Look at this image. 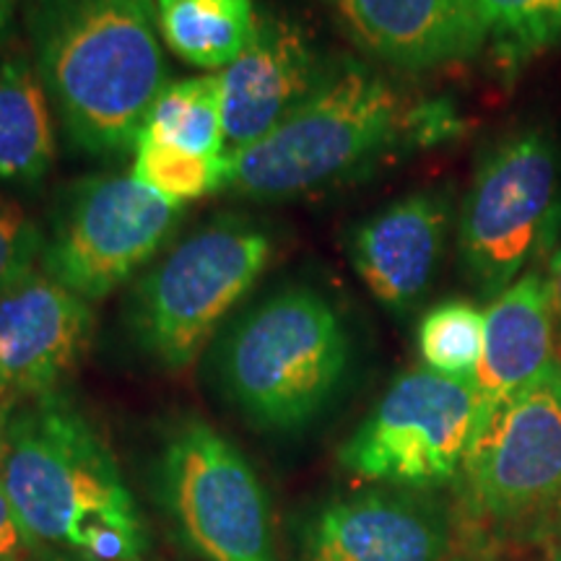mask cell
<instances>
[{
  "label": "cell",
  "instance_id": "obj_1",
  "mask_svg": "<svg viewBox=\"0 0 561 561\" xmlns=\"http://www.w3.org/2000/svg\"><path fill=\"white\" fill-rule=\"evenodd\" d=\"M37 73L70 146L133 151L167 87L153 0H32Z\"/></svg>",
  "mask_w": 561,
  "mask_h": 561
},
{
  "label": "cell",
  "instance_id": "obj_2",
  "mask_svg": "<svg viewBox=\"0 0 561 561\" xmlns=\"http://www.w3.org/2000/svg\"><path fill=\"white\" fill-rule=\"evenodd\" d=\"M0 481L37 546L81 561L144 557V520L121 468L91 421L58 392L13 409Z\"/></svg>",
  "mask_w": 561,
  "mask_h": 561
},
{
  "label": "cell",
  "instance_id": "obj_3",
  "mask_svg": "<svg viewBox=\"0 0 561 561\" xmlns=\"http://www.w3.org/2000/svg\"><path fill=\"white\" fill-rule=\"evenodd\" d=\"M409 110L362 62L328 68L320 87L284 123L227 161L224 191L252 201H289L354 178L405 146Z\"/></svg>",
  "mask_w": 561,
  "mask_h": 561
},
{
  "label": "cell",
  "instance_id": "obj_4",
  "mask_svg": "<svg viewBox=\"0 0 561 561\" xmlns=\"http://www.w3.org/2000/svg\"><path fill=\"white\" fill-rule=\"evenodd\" d=\"M348 364L341 314L312 286L273 291L231 325L219 375L231 403L263 430L289 432L325 409Z\"/></svg>",
  "mask_w": 561,
  "mask_h": 561
},
{
  "label": "cell",
  "instance_id": "obj_5",
  "mask_svg": "<svg viewBox=\"0 0 561 561\" xmlns=\"http://www.w3.org/2000/svg\"><path fill=\"white\" fill-rule=\"evenodd\" d=\"M271 257V231L242 216H221L193 231L133 286L128 322L138 343L164 367H187Z\"/></svg>",
  "mask_w": 561,
  "mask_h": 561
},
{
  "label": "cell",
  "instance_id": "obj_6",
  "mask_svg": "<svg viewBox=\"0 0 561 561\" xmlns=\"http://www.w3.org/2000/svg\"><path fill=\"white\" fill-rule=\"evenodd\" d=\"M561 234V159L541 128L496 144L476 170L458 221L462 268L500 297Z\"/></svg>",
  "mask_w": 561,
  "mask_h": 561
},
{
  "label": "cell",
  "instance_id": "obj_7",
  "mask_svg": "<svg viewBox=\"0 0 561 561\" xmlns=\"http://www.w3.org/2000/svg\"><path fill=\"white\" fill-rule=\"evenodd\" d=\"M182 219L133 174H94L70 187L42 244V271L87 301H100L164 248Z\"/></svg>",
  "mask_w": 561,
  "mask_h": 561
},
{
  "label": "cell",
  "instance_id": "obj_8",
  "mask_svg": "<svg viewBox=\"0 0 561 561\" xmlns=\"http://www.w3.org/2000/svg\"><path fill=\"white\" fill-rule=\"evenodd\" d=\"M476 416V380L413 369L390 385L375 411L341 447V462L364 481L401 486L445 483L466 462Z\"/></svg>",
  "mask_w": 561,
  "mask_h": 561
},
{
  "label": "cell",
  "instance_id": "obj_9",
  "mask_svg": "<svg viewBox=\"0 0 561 561\" xmlns=\"http://www.w3.org/2000/svg\"><path fill=\"white\" fill-rule=\"evenodd\" d=\"M161 494L206 561H276L265 491L248 458L201 419L182 421L161 455Z\"/></svg>",
  "mask_w": 561,
  "mask_h": 561
},
{
  "label": "cell",
  "instance_id": "obj_10",
  "mask_svg": "<svg viewBox=\"0 0 561 561\" xmlns=\"http://www.w3.org/2000/svg\"><path fill=\"white\" fill-rule=\"evenodd\" d=\"M471 500L491 517H520L561 496V362L504 401L462 462Z\"/></svg>",
  "mask_w": 561,
  "mask_h": 561
},
{
  "label": "cell",
  "instance_id": "obj_11",
  "mask_svg": "<svg viewBox=\"0 0 561 561\" xmlns=\"http://www.w3.org/2000/svg\"><path fill=\"white\" fill-rule=\"evenodd\" d=\"M94 312L45 271L0 294V411L53 396L87 351Z\"/></svg>",
  "mask_w": 561,
  "mask_h": 561
},
{
  "label": "cell",
  "instance_id": "obj_12",
  "mask_svg": "<svg viewBox=\"0 0 561 561\" xmlns=\"http://www.w3.org/2000/svg\"><path fill=\"white\" fill-rule=\"evenodd\" d=\"M325 73V62L299 24L276 13L257 16L250 45L219 70L227 161L284 123Z\"/></svg>",
  "mask_w": 561,
  "mask_h": 561
},
{
  "label": "cell",
  "instance_id": "obj_13",
  "mask_svg": "<svg viewBox=\"0 0 561 561\" xmlns=\"http://www.w3.org/2000/svg\"><path fill=\"white\" fill-rule=\"evenodd\" d=\"M450 549L447 512L377 491L320 510L307 525L299 561H447Z\"/></svg>",
  "mask_w": 561,
  "mask_h": 561
},
{
  "label": "cell",
  "instance_id": "obj_14",
  "mask_svg": "<svg viewBox=\"0 0 561 561\" xmlns=\"http://www.w3.org/2000/svg\"><path fill=\"white\" fill-rule=\"evenodd\" d=\"M348 37L390 66L424 70L473 58L486 30L473 0H328Z\"/></svg>",
  "mask_w": 561,
  "mask_h": 561
},
{
  "label": "cell",
  "instance_id": "obj_15",
  "mask_svg": "<svg viewBox=\"0 0 561 561\" xmlns=\"http://www.w3.org/2000/svg\"><path fill=\"white\" fill-rule=\"evenodd\" d=\"M447 219L445 198L413 193L354 229L351 265L385 307L409 310L430 289L445 248Z\"/></svg>",
  "mask_w": 561,
  "mask_h": 561
},
{
  "label": "cell",
  "instance_id": "obj_16",
  "mask_svg": "<svg viewBox=\"0 0 561 561\" xmlns=\"http://www.w3.org/2000/svg\"><path fill=\"white\" fill-rule=\"evenodd\" d=\"M553 307L557 301L551 280L538 271H528L491 301L483 325L481 367L476 371V432L504 401L557 359Z\"/></svg>",
  "mask_w": 561,
  "mask_h": 561
},
{
  "label": "cell",
  "instance_id": "obj_17",
  "mask_svg": "<svg viewBox=\"0 0 561 561\" xmlns=\"http://www.w3.org/2000/svg\"><path fill=\"white\" fill-rule=\"evenodd\" d=\"M55 159L53 102L26 58L0 60V182L32 187Z\"/></svg>",
  "mask_w": 561,
  "mask_h": 561
},
{
  "label": "cell",
  "instance_id": "obj_18",
  "mask_svg": "<svg viewBox=\"0 0 561 561\" xmlns=\"http://www.w3.org/2000/svg\"><path fill=\"white\" fill-rule=\"evenodd\" d=\"M167 47L203 70H224L240 58L257 26L252 0H157Z\"/></svg>",
  "mask_w": 561,
  "mask_h": 561
},
{
  "label": "cell",
  "instance_id": "obj_19",
  "mask_svg": "<svg viewBox=\"0 0 561 561\" xmlns=\"http://www.w3.org/2000/svg\"><path fill=\"white\" fill-rule=\"evenodd\" d=\"M140 133L167 140L195 157L227 159L221 76L206 73L167 83Z\"/></svg>",
  "mask_w": 561,
  "mask_h": 561
},
{
  "label": "cell",
  "instance_id": "obj_20",
  "mask_svg": "<svg viewBox=\"0 0 561 561\" xmlns=\"http://www.w3.org/2000/svg\"><path fill=\"white\" fill-rule=\"evenodd\" d=\"M486 314L466 299L432 307L419 325V351L426 369L453 380H476L483 356Z\"/></svg>",
  "mask_w": 561,
  "mask_h": 561
},
{
  "label": "cell",
  "instance_id": "obj_21",
  "mask_svg": "<svg viewBox=\"0 0 561 561\" xmlns=\"http://www.w3.org/2000/svg\"><path fill=\"white\" fill-rule=\"evenodd\" d=\"M227 170V159L195 157L149 133H138L136 146H133V178L180 206L224 191Z\"/></svg>",
  "mask_w": 561,
  "mask_h": 561
},
{
  "label": "cell",
  "instance_id": "obj_22",
  "mask_svg": "<svg viewBox=\"0 0 561 561\" xmlns=\"http://www.w3.org/2000/svg\"><path fill=\"white\" fill-rule=\"evenodd\" d=\"M486 39L507 66L561 47V0H473Z\"/></svg>",
  "mask_w": 561,
  "mask_h": 561
},
{
  "label": "cell",
  "instance_id": "obj_23",
  "mask_svg": "<svg viewBox=\"0 0 561 561\" xmlns=\"http://www.w3.org/2000/svg\"><path fill=\"white\" fill-rule=\"evenodd\" d=\"M45 237L16 203L0 195V294L34 271Z\"/></svg>",
  "mask_w": 561,
  "mask_h": 561
},
{
  "label": "cell",
  "instance_id": "obj_24",
  "mask_svg": "<svg viewBox=\"0 0 561 561\" xmlns=\"http://www.w3.org/2000/svg\"><path fill=\"white\" fill-rule=\"evenodd\" d=\"M462 117L455 112V104L447 100L419 102L409 110L405 121V149H424L460 136Z\"/></svg>",
  "mask_w": 561,
  "mask_h": 561
},
{
  "label": "cell",
  "instance_id": "obj_25",
  "mask_svg": "<svg viewBox=\"0 0 561 561\" xmlns=\"http://www.w3.org/2000/svg\"><path fill=\"white\" fill-rule=\"evenodd\" d=\"M37 549L39 546L24 530L0 481V561H30Z\"/></svg>",
  "mask_w": 561,
  "mask_h": 561
},
{
  "label": "cell",
  "instance_id": "obj_26",
  "mask_svg": "<svg viewBox=\"0 0 561 561\" xmlns=\"http://www.w3.org/2000/svg\"><path fill=\"white\" fill-rule=\"evenodd\" d=\"M551 286H553V301H557V307H559V312H561V248H559L557 255H553Z\"/></svg>",
  "mask_w": 561,
  "mask_h": 561
},
{
  "label": "cell",
  "instance_id": "obj_27",
  "mask_svg": "<svg viewBox=\"0 0 561 561\" xmlns=\"http://www.w3.org/2000/svg\"><path fill=\"white\" fill-rule=\"evenodd\" d=\"M13 5H16V0H0V30H3V26L9 24Z\"/></svg>",
  "mask_w": 561,
  "mask_h": 561
},
{
  "label": "cell",
  "instance_id": "obj_28",
  "mask_svg": "<svg viewBox=\"0 0 561 561\" xmlns=\"http://www.w3.org/2000/svg\"><path fill=\"white\" fill-rule=\"evenodd\" d=\"M13 411H0V450H3V437H5V426H9Z\"/></svg>",
  "mask_w": 561,
  "mask_h": 561
},
{
  "label": "cell",
  "instance_id": "obj_29",
  "mask_svg": "<svg viewBox=\"0 0 561 561\" xmlns=\"http://www.w3.org/2000/svg\"><path fill=\"white\" fill-rule=\"evenodd\" d=\"M557 561H561V551H559V553H557Z\"/></svg>",
  "mask_w": 561,
  "mask_h": 561
}]
</instances>
